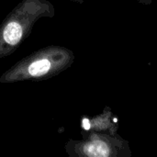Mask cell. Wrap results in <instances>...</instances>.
Returning <instances> with one entry per match:
<instances>
[{
    "instance_id": "obj_1",
    "label": "cell",
    "mask_w": 157,
    "mask_h": 157,
    "mask_svg": "<svg viewBox=\"0 0 157 157\" xmlns=\"http://www.w3.org/2000/svg\"><path fill=\"white\" fill-rule=\"evenodd\" d=\"M74 149L75 153L80 156H132L129 142L117 133H92L86 140L76 143Z\"/></svg>"
},
{
    "instance_id": "obj_3",
    "label": "cell",
    "mask_w": 157,
    "mask_h": 157,
    "mask_svg": "<svg viewBox=\"0 0 157 157\" xmlns=\"http://www.w3.org/2000/svg\"><path fill=\"white\" fill-rule=\"evenodd\" d=\"M93 121L95 122V128L98 131H105L107 133L110 134L117 133L119 125L109 108H106L104 112L96 117Z\"/></svg>"
},
{
    "instance_id": "obj_4",
    "label": "cell",
    "mask_w": 157,
    "mask_h": 157,
    "mask_svg": "<svg viewBox=\"0 0 157 157\" xmlns=\"http://www.w3.org/2000/svg\"><path fill=\"white\" fill-rule=\"evenodd\" d=\"M138 2L141 3V4H143V5L148 6V5H151V4H152L153 0H138Z\"/></svg>"
},
{
    "instance_id": "obj_2",
    "label": "cell",
    "mask_w": 157,
    "mask_h": 157,
    "mask_svg": "<svg viewBox=\"0 0 157 157\" xmlns=\"http://www.w3.org/2000/svg\"><path fill=\"white\" fill-rule=\"evenodd\" d=\"M52 62L48 57L40 55L26 65V73L30 77H41L52 72Z\"/></svg>"
}]
</instances>
